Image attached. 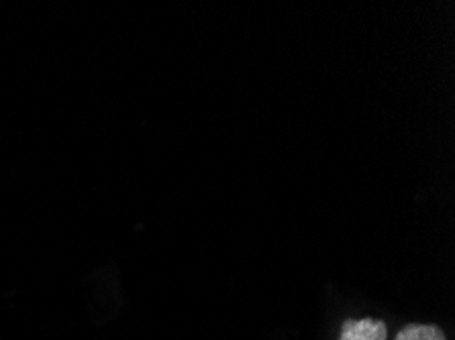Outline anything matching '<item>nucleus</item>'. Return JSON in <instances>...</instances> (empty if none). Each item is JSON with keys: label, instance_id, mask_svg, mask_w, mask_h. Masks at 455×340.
<instances>
[{"label": "nucleus", "instance_id": "2", "mask_svg": "<svg viewBox=\"0 0 455 340\" xmlns=\"http://www.w3.org/2000/svg\"><path fill=\"white\" fill-rule=\"evenodd\" d=\"M396 340H445V335L437 328V326L412 324L398 332Z\"/></svg>", "mask_w": 455, "mask_h": 340}, {"label": "nucleus", "instance_id": "1", "mask_svg": "<svg viewBox=\"0 0 455 340\" xmlns=\"http://www.w3.org/2000/svg\"><path fill=\"white\" fill-rule=\"evenodd\" d=\"M388 330L386 324L374 318H363V320H347L341 328L339 340H386Z\"/></svg>", "mask_w": 455, "mask_h": 340}]
</instances>
